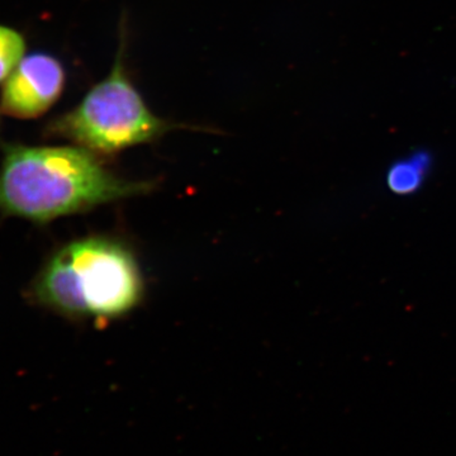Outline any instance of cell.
I'll return each mask as SVG.
<instances>
[{"mask_svg": "<svg viewBox=\"0 0 456 456\" xmlns=\"http://www.w3.org/2000/svg\"><path fill=\"white\" fill-rule=\"evenodd\" d=\"M150 189L116 175L80 146L12 147L0 167V209L42 224Z\"/></svg>", "mask_w": 456, "mask_h": 456, "instance_id": "1", "label": "cell"}, {"mask_svg": "<svg viewBox=\"0 0 456 456\" xmlns=\"http://www.w3.org/2000/svg\"><path fill=\"white\" fill-rule=\"evenodd\" d=\"M35 296L57 314L106 322L140 305L142 273L122 242L110 237H86L51 257L36 281Z\"/></svg>", "mask_w": 456, "mask_h": 456, "instance_id": "2", "label": "cell"}, {"mask_svg": "<svg viewBox=\"0 0 456 456\" xmlns=\"http://www.w3.org/2000/svg\"><path fill=\"white\" fill-rule=\"evenodd\" d=\"M170 128L134 88L121 51L106 79L95 84L71 112L56 122L60 134L95 155L118 154L151 142Z\"/></svg>", "mask_w": 456, "mask_h": 456, "instance_id": "3", "label": "cell"}, {"mask_svg": "<svg viewBox=\"0 0 456 456\" xmlns=\"http://www.w3.org/2000/svg\"><path fill=\"white\" fill-rule=\"evenodd\" d=\"M65 86L59 60L46 53L23 57L9 75L0 95V110L16 118H35L55 104Z\"/></svg>", "mask_w": 456, "mask_h": 456, "instance_id": "4", "label": "cell"}, {"mask_svg": "<svg viewBox=\"0 0 456 456\" xmlns=\"http://www.w3.org/2000/svg\"><path fill=\"white\" fill-rule=\"evenodd\" d=\"M430 165V156L425 152L397 161L388 171L387 185L395 194L407 196L415 193L424 184Z\"/></svg>", "mask_w": 456, "mask_h": 456, "instance_id": "5", "label": "cell"}, {"mask_svg": "<svg viewBox=\"0 0 456 456\" xmlns=\"http://www.w3.org/2000/svg\"><path fill=\"white\" fill-rule=\"evenodd\" d=\"M26 42L14 29L0 26V83L8 79L25 57Z\"/></svg>", "mask_w": 456, "mask_h": 456, "instance_id": "6", "label": "cell"}]
</instances>
